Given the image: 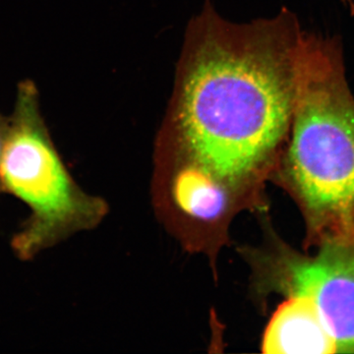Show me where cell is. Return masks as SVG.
Listing matches in <instances>:
<instances>
[{
	"label": "cell",
	"instance_id": "5b68a950",
	"mask_svg": "<svg viewBox=\"0 0 354 354\" xmlns=\"http://www.w3.org/2000/svg\"><path fill=\"white\" fill-rule=\"evenodd\" d=\"M268 354L339 353L334 333L315 302L291 295L274 312L263 337Z\"/></svg>",
	"mask_w": 354,
	"mask_h": 354
},
{
	"label": "cell",
	"instance_id": "3957f363",
	"mask_svg": "<svg viewBox=\"0 0 354 354\" xmlns=\"http://www.w3.org/2000/svg\"><path fill=\"white\" fill-rule=\"evenodd\" d=\"M0 185L25 203L29 218L11 241L21 261L34 259L76 232L95 227L106 204L86 194L53 143L41 113L38 88L30 80L16 91L0 160Z\"/></svg>",
	"mask_w": 354,
	"mask_h": 354
},
{
	"label": "cell",
	"instance_id": "277c9868",
	"mask_svg": "<svg viewBox=\"0 0 354 354\" xmlns=\"http://www.w3.org/2000/svg\"><path fill=\"white\" fill-rule=\"evenodd\" d=\"M301 254L281 245L269 260V285L286 297L306 295L334 333L339 353H354V228Z\"/></svg>",
	"mask_w": 354,
	"mask_h": 354
},
{
	"label": "cell",
	"instance_id": "52a82bcc",
	"mask_svg": "<svg viewBox=\"0 0 354 354\" xmlns=\"http://www.w3.org/2000/svg\"><path fill=\"white\" fill-rule=\"evenodd\" d=\"M7 131V118L0 114V160H1L2 150H3L4 140H6ZM0 193H2L0 185Z\"/></svg>",
	"mask_w": 354,
	"mask_h": 354
},
{
	"label": "cell",
	"instance_id": "ba28073f",
	"mask_svg": "<svg viewBox=\"0 0 354 354\" xmlns=\"http://www.w3.org/2000/svg\"><path fill=\"white\" fill-rule=\"evenodd\" d=\"M348 8L351 16H354V0H339Z\"/></svg>",
	"mask_w": 354,
	"mask_h": 354
},
{
	"label": "cell",
	"instance_id": "8992f818",
	"mask_svg": "<svg viewBox=\"0 0 354 354\" xmlns=\"http://www.w3.org/2000/svg\"><path fill=\"white\" fill-rule=\"evenodd\" d=\"M227 186L213 174L191 165L177 178L176 200L193 218L216 220L227 206Z\"/></svg>",
	"mask_w": 354,
	"mask_h": 354
},
{
	"label": "cell",
	"instance_id": "6da1fadb",
	"mask_svg": "<svg viewBox=\"0 0 354 354\" xmlns=\"http://www.w3.org/2000/svg\"><path fill=\"white\" fill-rule=\"evenodd\" d=\"M304 35L288 9L252 25L203 21L174 109L191 165L228 186L279 162L292 122Z\"/></svg>",
	"mask_w": 354,
	"mask_h": 354
},
{
	"label": "cell",
	"instance_id": "7a4b0ae2",
	"mask_svg": "<svg viewBox=\"0 0 354 354\" xmlns=\"http://www.w3.org/2000/svg\"><path fill=\"white\" fill-rule=\"evenodd\" d=\"M306 225V248L354 228V95L337 35L304 31L295 111L279 160Z\"/></svg>",
	"mask_w": 354,
	"mask_h": 354
}]
</instances>
